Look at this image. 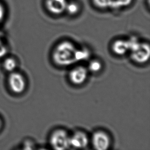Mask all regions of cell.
I'll use <instances>...</instances> for the list:
<instances>
[{"label": "cell", "mask_w": 150, "mask_h": 150, "mask_svg": "<svg viewBox=\"0 0 150 150\" xmlns=\"http://www.w3.org/2000/svg\"><path fill=\"white\" fill-rule=\"evenodd\" d=\"M77 49L69 41L62 42L57 45L53 51V61L58 66H68L76 62Z\"/></svg>", "instance_id": "cell-1"}, {"label": "cell", "mask_w": 150, "mask_h": 150, "mask_svg": "<svg viewBox=\"0 0 150 150\" xmlns=\"http://www.w3.org/2000/svg\"><path fill=\"white\" fill-rule=\"evenodd\" d=\"M49 142L53 149L67 150L70 148V135L63 129H57L51 134Z\"/></svg>", "instance_id": "cell-2"}, {"label": "cell", "mask_w": 150, "mask_h": 150, "mask_svg": "<svg viewBox=\"0 0 150 150\" xmlns=\"http://www.w3.org/2000/svg\"><path fill=\"white\" fill-rule=\"evenodd\" d=\"M131 57L135 63L144 64L150 59V49L146 43H137L130 51Z\"/></svg>", "instance_id": "cell-3"}, {"label": "cell", "mask_w": 150, "mask_h": 150, "mask_svg": "<svg viewBox=\"0 0 150 150\" xmlns=\"http://www.w3.org/2000/svg\"><path fill=\"white\" fill-rule=\"evenodd\" d=\"M8 83L10 90L14 93H22L26 88V81L24 75L16 71L10 73Z\"/></svg>", "instance_id": "cell-4"}, {"label": "cell", "mask_w": 150, "mask_h": 150, "mask_svg": "<svg viewBox=\"0 0 150 150\" xmlns=\"http://www.w3.org/2000/svg\"><path fill=\"white\" fill-rule=\"evenodd\" d=\"M92 144L96 150H106L110 147L111 140L109 135L106 132L99 130L93 134Z\"/></svg>", "instance_id": "cell-5"}, {"label": "cell", "mask_w": 150, "mask_h": 150, "mask_svg": "<svg viewBox=\"0 0 150 150\" xmlns=\"http://www.w3.org/2000/svg\"><path fill=\"white\" fill-rule=\"evenodd\" d=\"M88 70L83 66H79L72 69L69 74V79L75 85H81L87 79Z\"/></svg>", "instance_id": "cell-6"}, {"label": "cell", "mask_w": 150, "mask_h": 150, "mask_svg": "<svg viewBox=\"0 0 150 150\" xmlns=\"http://www.w3.org/2000/svg\"><path fill=\"white\" fill-rule=\"evenodd\" d=\"M70 147L75 149H85L89 144V138L85 132L77 131L70 136Z\"/></svg>", "instance_id": "cell-7"}, {"label": "cell", "mask_w": 150, "mask_h": 150, "mask_svg": "<svg viewBox=\"0 0 150 150\" xmlns=\"http://www.w3.org/2000/svg\"><path fill=\"white\" fill-rule=\"evenodd\" d=\"M67 0H46V6L49 12L59 14L65 11Z\"/></svg>", "instance_id": "cell-8"}, {"label": "cell", "mask_w": 150, "mask_h": 150, "mask_svg": "<svg viewBox=\"0 0 150 150\" xmlns=\"http://www.w3.org/2000/svg\"><path fill=\"white\" fill-rule=\"evenodd\" d=\"M112 48L114 53L118 55L126 54L130 51L129 41L124 40H118L115 41Z\"/></svg>", "instance_id": "cell-9"}, {"label": "cell", "mask_w": 150, "mask_h": 150, "mask_svg": "<svg viewBox=\"0 0 150 150\" xmlns=\"http://www.w3.org/2000/svg\"><path fill=\"white\" fill-rule=\"evenodd\" d=\"M3 66L6 71L11 73L16 71V68L18 67V62L13 57H8L5 59Z\"/></svg>", "instance_id": "cell-10"}, {"label": "cell", "mask_w": 150, "mask_h": 150, "mask_svg": "<svg viewBox=\"0 0 150 150\" xmlns=\"http://www.w3.org/2000/svg\"><path fill=\"white\" fill-rule=\"evenodd\" d=\"M79 9L80 6L79 3L76 1H71L69 2H67L65 10H66L69 14L71 15L76 14L79 11Z\"/></svg>", "instance_id": "cell-11"}, {"label": "cell", "mask_w": 150, "mask_h": 150, "mask_svg": "<svg viewBox=\"0 0 150 150\" xmlns=\"http://www.w3.org/2000/svg\"><path fill=\"white\" fill-rule=\"evenodd\" d=\"M132 2V0H113L110 7L114 9H118L122 7L129 5Z\"/></svg>", "instance_id": "cell-12"}, {"label": "cell", "mask_w": 150, "mask_h": 150, "mask_svg": "<svg viewBox=\"0 0 150 150\" xmlns=\"http://www.w3.org/2000/svg\"><path fill=\"white\" fill-rule=\"evenodd\" d=\"M102 69V64L100 61L93 59L91 61L88 65V70L93 73H97L100 71Z\"/></svg>", "instance_id": "cell-13"}, {"label": "cell", "mask_w": 150, "mask_h": 150, "mask_svg": "<svg viewBox=\"0 0 150 150\" xmlns=\"http://www.w3.org/2000/svg\"><path fill=\"white\" fill-rule=\"evenodd\" d=\"M89 57V52L86 49H83V50L77 49L76 55V62L86 60Z\"/></svg>", "instance_id": "cell-14"}, {"label": "cell", "mask_w": 150, "mask_h": 150, "mask_svg": "<svg viewBox=\"0 0 150 150\" xmlns=\"http://www.w3.org/2000/svg\"><path fill=\"white\" fill-rule=\"evenodd\" d=\"M112 1L113 0H93L94 5L100 8L110 7Z\"/></svg>", "instance_id": "cell-15"}, {"label": "cell", "mask_w": 150, "mask_h": 150, "mask_svg": "<svg viewBox=\"0 0 150 150\" xmlns=\"http://www.w3.org/2000/svg\"><path fill=\"white\" fill-rule=\"evenodd\" d=\"M5 15V9L2 3L0 2V24L4 20Z\"/></svg>", "instance_id": "cell-16"}, {"label": "cell", "mask_w": 150, "mask_h": 150, "mask_svg": "<svg viewBox=\"0 0 150 150\" xmlns=\"http://www.w3.org/2000/svg\"><path fill=\"white\" fill-rule=\"evenodd\" d=\"M7 48L3 44L0 45V58L5 57L7 53Z\"/></svg>", "instance_id": "cell-17"}, {"label": "cell", "mask_w": 150, "mask_h": 150, "mask_svg": "<svg viewBox=\"0 0 150 150\" xmlns=\"http://www.w3.org/2000/svg\"><path fill=\"white\" fill-rule=\"evenodd\" d=\"M3 44L2 43V35L1 33H0V45Z\"/></svg>", "instance_id": "cell-18"}, {"label": "cell", "mask_w": 150, "mask_h": 150, "mask_svg": "<svg viewBox=\"0 0 150 150\" xmlns=\"http://www.w3.org/2000/svg\"><path fill=\"white\" fill-rule=\"evenodd\" d=\"M2 120H1V118H0V129H1V128L2 127Z\"/></svg>", "instance_id": "cell-19"}]
</instances>
